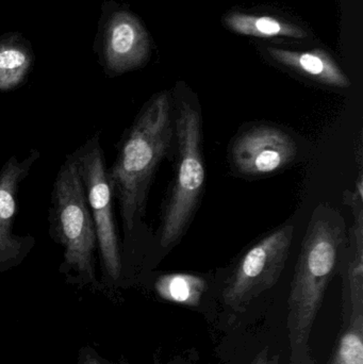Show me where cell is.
<instances>
[{"label":"cell","mask_w":363,"mask_h":364,"mask_svg":"<svg viewBox=\"0 0 363 364\" xmlns=\"http://www.w3.org/2000/svg\"><path fill=\"white\" fill-rule=\"evenodd\" d=\"M155 288L166 301L195 307L206 290V282L191 274H168L158 278Z\"/></svg>","instance_id":"cell-13"},{"label":"cell","mask_w":363,"mask_h":364,"mask_svg":"<svg viewBox=\"0 0 363 364\" xmlns=\"http://www.w3.org/2000/svg\"><path fill=\"white\" fill-rule=\"evenodd\" d=\"M278 357L277 356H271L269 354L268 348L262 350L257 357H256L255 360L253 361L251 364H278Z\"/></svg>","instance_id":"cell-17"},{"label":"cell","mask_w":363,"mask_h":364,"mask_svg":"<svg viewBox=\"0 0 363 364\" xmlns=\"http://www.w3.org/2000/svg\"><path fill=\"white\" fill-rule=\"evenodd\" d=\"M172 138L170 97L168 93L158 94L139 115L108 172L127 231H131L143 215L151 179Z\"/></svg>","instance_id":"cell-2"},{"label":"cell","mask_w":363,"mask_h":364,"mask_svg":"<svg viewBox=\"0 0 363 364\" xmlns=\"http://www.w3.org/2000/svg\"><path fill=\"white\" fill-rule=\"evenodd\" d=\"M293 231L292 225L281 227L247 250L224 290V303L228 307L243 311L256 297L275 286L285 269Z\"/></svg>","instance_id":"cell-5"},{"label":"cell","mask_w":363,"mask_h":364,"mask_svg":"<svg viewBox=\"0 0 363 364\" xmlns=\"http://www.w3.org/2000/svg\"><path fill=\"white\" fill-rule=\"evenodd\" d=\"M345 241L341 216L332 208L320 205L303 240L288 301L290 364H315L309 346L310 333Z\"/></svg>","instance_id":"cell-1"},{"label":"cell","mask_w":363,"mask_h":364,"mask_svg":"<svg viewBox=\"0 0 363 364\" xmlns=\"http://www.w3.org/2000/svg\"><path fill=\"white\" fill-rule=\"evenodd\" d=\"M273 59L300 74L306 75L324 85L337 87H350V79L326 53L317 50L313 53H298L279 48H268Z\"/></svg>","instance_id":"cell-10"},{"label":"cell","mask_w":363,"mask_h":364,"mask_svg":"<svg viewBox=\"0 0 363 364\" xmlns=\"http://www.w3.org/2000/svg\"><path fill=\"white\" fill-rule=\"evenodd\" d=\"M226 25L237 33L259 38L289 36L302 38L305 36V32L300 28L270 16H254L234 13L226 17Z\"/></svg>","instance_id":"cell-12"},{"label":"cell","mask_w":363,"mask_h":364,"mask_svg":"<svg viewBox=\"0 0 363 364\" xmlns=\"http://www.w3.org/2000/svg\"><path fill=\"white\" fill-rule=\"evenodd\" d=\"M362 209L357 214L355 258L349 263L347 272V287L345 295V318L347 321L363 316V220Z\"/></svg>","instance_id":"cell-14"},{"label":"cell","mask_w":363,"mask_h":364,"mask_svg":"<svg viewBox=\"0 0 363 364\" xmlns=\"http://www.w3.org/2000/svg\"><path fill=\"white\" fill-rule=\"evenodd\" d=\"M34 61L31 43L19 32L0 36V91H11L27 78Z\"/></svg>","instance_id":"cell-11"},{"label":"cell","mask_w":363,"mask_h":364,"mask_svg":"<svg viewBox=\"0 0 363 364\" xmlns=\"http://www.w3.org/2000/svg\"><path fill=\"white\" fill-rule=\"evenodd\" d=\"M330 364H363V316L347 321Z\"/></svg>","instance_id":"cell-15"},{"label":"cell","mask_w":363,"mask_h":364,"mask_svg":"<svg viewBox=\"0 0 363 364\" xmlns=\"http://www.w3.org/2000/svg\"><path fill=\"white\" fill-rule=\"evenodd\" d=\"M296 153L298 146L287 132L271 126H258L237 136L230 158L241 174L261 176L289 164Z\"/></svg>","instance_id":"cell-8"},{"label":"cell","mask_w":363,"mask_h":364,"mask_svg":"<svg viewBox=\"0 0 363 364\" xmlns=\"http://www.w3.org/2000/svg\"><path fill=\"white\" fill-rule=\"evenodd\" d=\"M53 199L55 225L66 265L87 282H93L97 237L75 156L67 158L58 174Z\"/></svg>","instance_id":"cell-4"},{"label":"cell","mask_w":363,"mask_h":364,"mask_svg":"<svg viewBox=\"0 0 363 364\" xmlns=\"http://www.w3.org/2000/svg\"><path fill=\"white\" fill-rule=\"evenodd\" d=\"M78 364H104V360L98 356L91 348H83L79 353Z\"/></svg>","instance_id":"cell-16"},{"label":"cell","mask_w":363,"mask_h":364,"mask_svg":"<svg viewBox=\"0 0 363 364\" xmlns=\"http://www.w3.org/2000/svg\"><path fill=\"white\" fill-rule=\"evenodd\" d=\"M178 164L162 220L161 245H174L187 230L204 190L202 119L191 105L183 104L177 117Z\"/></svg>","instance_id":"cell-3"},{"label":"cell","mask_w":363,"mask_h":364,"mask_svg":"<svg viewBox=\"0 0 363 364\" xmlns=\"http://www.w3.org/2000/svg\"><path fill=\"white\" fill-rule=\"evenodd\" d=\"M151 50L148 34L138 17L112 1L102 6L94 51L109 75L140 68Z\"/></svg>","instance_id":"cell-6"},{"label":"cell","mask_w":363,"mask_h":364,"mask_svg":"<svg viewBox=\"0 0 363 364\" xmlns=\"http://www.w3.org/2000/svg\"><path fill=\"white\" fill-rule=\"evenodd\" d=\"M33 151L23 161L13 157L4 164L0 173V264L16 260L23 245L21 239L13 235V220L16 212V194L19 182L27 175L36 159Z\"/></svg>","instance_id":"cell-9"},{"label":"cell","mask_w":363,"mask_h":364,"mask_svg":"<svg viewBox=\"0 0 363 364\" xmlns=\"http://www.w3.org/2000/svg\"><path fill=\"white\" fill-rule=\"evenodd\" d=\"M76 158L87 190V203L93 213L92 216L102 264L112 279H119L121 273V260L113 220L112 188L98 139H92Z\"/></svg>","instance_id":"cell-7"}]
</instances>
